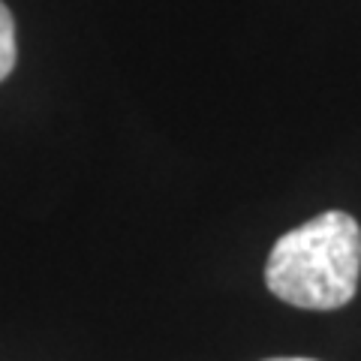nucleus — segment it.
<instances>
[{
	"mask_svg": "<svg viewBox=\"0 0 361 361\" xmlns=\"http://www.w3.org/2000/svg\"><path fill=\"white\" fill-rule=\"evenodd\" d=\"M18 45H16V18L9 13V6L0 0V82L16 70Z\"/></svg>",
	"mask_w": 361,
	"mask_h": 361,
	"instance_id": "nucleus-2",
	"label": "nucleus"
},
{
	"mask_svg": "<svg viewBox=\"0 0 361 361\" xmlns=\"http://www.w3.org/2000/svg\"><path fill=\"white\" fill-rule=\"evenodd\" d=\"M361 226L346 211H325L271 247L265 283L271 295L301 310H337L358 292Z\"/></svg>",
	"mask_w": 361,
	"mask_h": 361,
	"instance_id": "nucleus-1",
	"label": "nucleus"
},
{
	"mask_svg": "<svg viewBox=\"0 0 361 361\" xmlns=\"http://www.w3.org/2000/svg\"><path fill=\"white\" fill-rule=\"evenodd\" d=\"M265 361H316V358H265Z\"/></svg>",
	"mask_w": 361,
	"mask_h": 361,
	"instance_id": "nucleus-3",
	"label": "nucleus"
}]
</instances>
